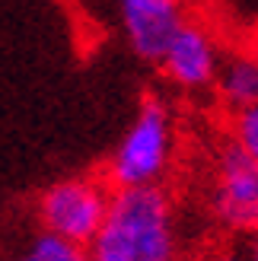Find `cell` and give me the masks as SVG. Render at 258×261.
Returning <instances> with one entry per match:
<instances>
[{
	"mask_svg": "<svg viewBox=\"0 0 258 261\" xmlns=\"http://www.w3.org/2000/svg\"><path fill=\"white\" fill-rule=\"evenodd\" d=\"M89 261H178V229L172 201L160 185L115 188Z\"/></svg>",
	"mask_w": 258,
	"mask_h": 261,
	"instance_id": "1",
	"label": "cell"
},
{
	"mask_svg": "<svg viewBox=\"0 0 258 261\" xmlns=\"http://www.w3.org/2000/svg\"><path fill=\"white\" fill-rule=\"evenodd\" d=\"M175 153V121L163 99H147L137 109L109 160V181L115 188L160 185L172 166Z\"/></svg>",
	"mask_w": 258,
	"mask_h": 261,
	"instance_id": "2",
	"label": "cell"
},
{
	"mask_svg": "<svg viewBox=\"0 0 258 261\" xmlns=\"http://www.w3.org/2000/svg\"><path fill=\"white\" fill-rule=\"evenodd\" d=\"M109 198L112 191L102 178L76 175V178L55 181L51 188L42 191V198L35 204L38 226L86 249L96 239L102 220H106Z\"/></svg>",
	"mask_w": 258,
	"mask_h": 261,
	"instance_id": "3",
	"label": "cell"
},
{
	"mask_svg": "<svg viewBox=\"0 0 258 261\" xmlns=\"http://www.w3.org/2000/svg\"><path fill=\"white\" fill-rule=\"evenodd\" d=\"M214 214L233 232L258 229V163L249 160L233 140L217 156Z\"/></svg>",
	"mask_w": 258,
	"mask_h": 261,
	"instance_id": "4",
	"label": "cell"
},
{
	"mask_svg": "<svg viewBox=\"0 0 258 261\" xmlns=\"http://www.w3.org/2000/svg\"><path fill=\"white\" fill-rule=\"evenodd\" d=\"M220 61H223V48L217 42L214 29L208 22L185 16V22L172 35L169 48L163 51L160 67L172 86L185 89V93H198V89L214 86Z\"/></svg>",
	"mask_w": 258,
	"mask_h": 261,
	"instance_id": "5",
	"label": "cell"
},
{
	"mask_svg": "<svg viewBox=\"0 0 258 261\" xmlns=\"http://www.w3.org/2000/svg\"><path fill=\"white\" fill-rule=\"evenodd\" d=\"M185 22L178 0H118V25L140 61L160 64L172 35Z\"/></svg>",
	"mask_w": 258,
	"mask_h": 261,
	"instance_id": "6",
	"label": "cell"
},
{
	"mask_svg": "<svg viewBox=\"0 0 258 261\" xmlns=\"http://www.w3.org/2000/svg\"><path fill=\"white\" fill-rule=\"evenodd\" d=\"M214 89H217V96H220V102L229 112L258 102V55H255V48L223 55Z\"/></svg>",
	"mask_w": 258,
	"mask_h": 261,
	"instance_id": "7",
	"label": "cell"
},
{
	"mask_svg": "<svg viewBox=\"0 0 258 261\" xmlns=\"http://www.w3.org/2000/svg\"><path fill=\"white\" fill-rule=\"evenodd\" d=\"M10 261H89V252L64 236L38 229L10 255Z\"/></svg>",
	"mask_w": 258,
	"mask_h": 261,
	"instance_id": "8",
	"label": "cell"
},
{
	"mask_svg": "<svg viewBox=\"0 0 258 261\" xmlns=\"http://www.w3.org/2000/svg\"><path fill=\"white\" fill-rule=\"evenodd\" d=\"M229 137H233V143L249 156V160L258 163V102H252V106L233 112V121H229Z\"/></svg>",
	"mask_w": 258,
	"mask_h": 261,
	"instance_id": "9",
	"label": "cell"
},
{
	"mask_svg": "<svg viewBox=\"0 0 258 261\" xmlns=\"http://www.w3.org/2000/svg\"><path fill=\"white\" fill-rule=\"evenodd\" d=\"M249 236H252V239H249L246 252H242L239 258H242V261H258V229H255V232H249Z\"/></svg>",
	"mask_w": 258,
	"mask_h": 261,
	"instance_id": "10",
	"label": "cell"
},
{
	"mask_svg": "<svg viewBox=\"0 0 258 261\" xmlns=\"http://www.w3.org/2000/svg\"><path fill=\"white\" fill-rule=\"evenodd\" d=\"M211 261H242V258H239V255H236V258H233V255H223V258H211Z\"/></svg>",
	"mask_w": 258,
	"mask_h": 261,
	"instance_id": "11",
	"label": "cell"
},
{
	"mask_svg": "<svg viewBox=\"0 0 258 261\" xmlns=\"http://www.w3.org/2000/svg\"><path fill=\"white\" fill-rule=\"evenodd\" d=\"M255 55H258V45H255Z\"/></svg>",
	"mask_w": 258,
	"mask_h": 261,
	"instance_id": "12",
	"label": "cell"
},
{
	"mask_svg": "<svg viewBox=\"0 0 258 261\" xmlns=\"http://www.w3.org/2000/svg\"><path fill=\"white\" fill-rule=\"evenodd\" d=\"M178 4H182V0H178Z\"/></svg>",
	"mask_w": 258,
	"mask_h": 261,
	"instance_id": "13",
	"label": "cell"
}]
</instances>
